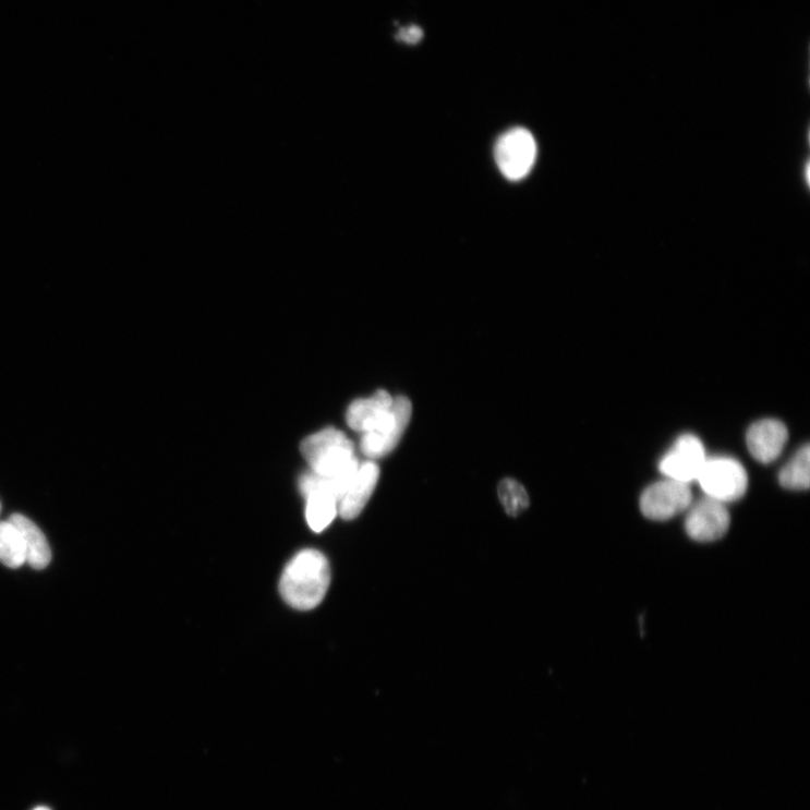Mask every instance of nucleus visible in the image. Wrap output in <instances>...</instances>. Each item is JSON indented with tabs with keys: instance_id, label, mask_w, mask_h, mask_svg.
<instances>
[{
	"instance_id": "f257e3e1",
	"label": "nucleus",
	"mask_w": 810,
	"mask_h": 810,
	"mask_svg": "<svg viewBox=\"0 0 810 810\" xmlns=\"http://www.w3.org/2000/svg\"><path fill=\"white\" fill-rule=\"evenodd\" d=\"M301 452L312 473L330 483L339 504L361 466L354 445L342 432L328 428L304 439Z\"/></svg>"
},
{
	"instance_id": "f03ea898",
	"label": "nucleus",
	"mask_w": 810,
	"mask_h": 810,
	"mask_svg": "<svg viewBox=\"0 0 810 810\" xmlns=\"http://www.w3.org/2000/svg\"><path fill=\"white\" fill-rule=\"evenodd\" d=\"M330 581L327 557L319 551L304 549L292 558L281 575L279 590L294 609L312 610L323 603Z\"/></svg>"
},
{
	"instance_id": "7ed1b4c3",
	"label": "nucleus",
	"mask_w": 810,
	"mask_h": 810,
	"mask_svg": "<svg viewBox=\"0 0 810 810\" xmlns=\"http://www.w3.org/2000/svg\"><path fill=\"white\" fill-rule=\"evenodd\" d=\"M697 481L706 497L725 505L741 499L749 485L745 467L730 457H708Z\"/></svg>"
},
{
	"instance_id": "20e7f679",
	"label": "nucleus",
	"mask_w": 810,
	"mask_h": 810,
	"mask_svg": "<svg viewBox=\"0 0 810 810\" xmlns=\"http://www.w3.org/2000/svg\"><path fill=\"white\" fill-rule=\"evenodd\" d=\"M537 153L534 135L523 128H515L498 138L495 158L505 178L517 182L530 174L536 162Z\"/></svg>"
},
{
	"instance_id": "39448f33",
	"label": "nucleus",
	"mask_w": 810,
	"mask_h": 810,
	"mask_svg": "<svg viewBox=\"0 0 810 810\" xmlns=\"http://www.w3.org/2000/svg\"><path fill=\"white\" fill-rule=\"evenodd\" d=\"M692 493L689 484L666 479L649 486L641 498L643 515L655 521L672 519L689 509Z\"/></svg>"
},
{
	"instance_id": "423d86ee",
	"label": "nucleus",
	"mask_w": 810,
	"mask_h": 810,
	"mask_svg": "<svg viewBox=\"0 0 810 810\" xmlns=\"http://www.w3.org/2000/svg\"><path fill=\"white\" fill-rule=\"evenodd\" d=\"M300 489L306 500L305 518L315 533H321L338 513V499L330 483L312 472L300 479Z\"/></svg>"
},
{
	"instance_id": "0eeeda50",
	"label": "nucleus",
	"mask_w": 810,
	"mask_h": 810,
	"mask_svg": "<svg viewBox=\"0 0 810 810\" xmlns=\"http://www.w3.org/2000/svg\"><path fill=\"white\" fill-rule=\"evenodd\" d=\"M706 461V451L700 439L693 435H684L665 454L660 471L667 479L689 484L697 481Z\"/></svg>"
},
{
	"instance_id": "6e6552de",
	"label": "nucleus",
	"mask_w": 810,
	"mask_h": 810,
	"mask_svg": "<svg viewBox=\"0 0 810 810\" xmlns=\"http://www.w3.org/2000/svg\"><path fill=\"white\" fill-rule=\"evenodd\" d=\"M730 517L726 505L710 497L691 505L686 519V532L700 543L721 540L728 531Z\"/></svg>"
},
{
	"instance_id": "1a4fd4ad",
	"label": "nucleus",
	"mask_w": 810,
	"mask_h": 810,
	"mask_svg": "<svg viewBox=\"0 0 810 810\" xmlns=\"http://www.w3.org/2000/svg\"><path fill=\"white\" fill-rule=\"evenodd\" d=\"M412 414L411 402L398 397L391 406V415L376 433L364 434L361 449L368 459L375 460L390 454L399 444Z\"/></svg>"
},
{
	"instance_id": "9d476101",
	"label": "nucleus",
	"mask_w": 810,
	"mask_h": 810,
	"mask_svg": "<svg viewBox=\"0 0 810 810\" xmlns=\"http://www.w3.org/2000/svg\"><path fill=\"white\" fill-rule=\"evenodd\" d=\"M788 442V430L782 421L764 419L755 422L748 433V446L754 459L770 464L778 459Z\"/></svg>"
},
{
	"instance_id": "9b49d317",
	"label": "nucleus",
	"mask_w": 810,
	"mask_h": 810,
	"mask_svg": "<svg viewBox=\"0 0 810 810\" xmlns=\"http://www.w3.org/2000/svg\"><path fill=\"white\" fill-rule=\"evenodd\" d=\"M394 399L384 390L377 391L370 399L352 402L346 414L351 430L364 434L378 431L390 415Z\"/></svg>"
},
{
	"instance_id": "f8f14e48",
	"label": "nucleus",
	"mask_w": 810,
	"mask_h": 810,
	"mask_svg": "<svg viewBox=\"0 0 810 810\" xmlns=\"http://www.w3.org/2000/svg\"><path fill=\"white\" fill-rule=\"evenodd\" d=\"M379 479V469L374 462L360 466L348 488L338 504V513L344 520L358 518L368 500Z\"/></svg>"
},
{
	"instance_id": "ddd939ff",
	"label": "nucleus",
	"mask_w": 810,
	"mask_h": 810,
	"mask_svg": "<svg viewBox=\"0 0 810 810\" xmlns=\"http://www.w3.org/2000/svg\"><path fill=\"white\" fill-rule=\"evenodd\" d=\"M10 521L17 528L23 539L26 563L33 569H46L51 560V549L40 528L20 513L13 515Z\"/></svg>"
},
{
	"instance_id": "4468645a",
	"label": "nucleus",
	"mask_w": 810,
	"mask_h": 810,
	"mask_svg": "<svg viewBox=\"0 0 810 810\" xmlns=\"http://www.w3.org/2000/svg\"><path fill=\"white\" fill-rule=\"evenodd\" d=\"M0 561L11 569L21 568L26 563L23 539L10 520L0 522Z\"/></svg>"
},
{
	"instance_id": "2eb2a0df",
	"label": "nucleus",
	"mask_w": 810,
	"mask_h": 810,
	"mask_svg": "<svg viewBox=\"0 0 810 810\" xmlns=\"http://www.w3.org/2000/svg\"><path fill=\"white\" fill-rule=\"evenodd\" d=\"M782 486L788 489H807L810 484V448L801 447L794 459L782 470L779 475Z\"/></svg>"
},
{
	"instance_id": "dca6fc26",
	"label": "nucleus",
	"mask_w": 810,
	"mask_h": 810,
	"mask_svg": "<svg viewBox=\"0 0 810 810\" xmlns=\"http://www.w3.org/2000/svg\"><path fill=\"white\" fill-rule=\"evenodd\" d=\"M500 501L509 516L516 517L530 507L524 487L512 479H505L498 487Z\"/></svg>"
},
{
	"instance_id": "f3484780",
	"label": "nucleus",
	"mask_w": 810,
	"mask_h": 810,
	"mask_svg": "<svg viewBox=\"0 0 810 810\" xmlns=\"http://www.w3.org/2000/svg\"><path fill=\"white\" fill-rule=\"evenodd\" d=\"M424 38V31L416 25H410L399 31L397 39L407 45L414 46Z\"/></svg>"
},
{
	"instance_id": "a211bd4d",
	"label": "nucleus",
	"mask_w": 810,
	"mask_h": 810,
	"mask_svg": "<svg viewBox=\"0 0 810 810\" xmlns=\"http://www.w3.org/2000/svg\"><path fill=\"white\" fill-rule=\"evenodd\" d=\"M34 810H51V809L48 807H38V808H35Z\"/></svg>"
},
{
	"instance_id": "6ab92c4d",
	"label": "nucleus",
	"mask_w": 810,
	"mask_h": 810,
	"mask_svg": "<svg viewBox=\"0 0 810 810\" xmlns=\"http://www.w3.org/2000/svg\"><path fill=\"white\" fill-rule=\"evenodd\" d=\"M0 509H2V506H0Z\"/></svg>"
}]
</instances>
